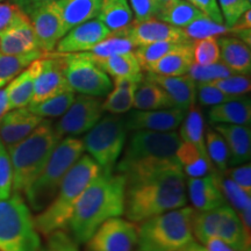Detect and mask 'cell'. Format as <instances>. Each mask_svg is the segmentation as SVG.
Listing matches in <instances>:
<instances>
[{
	"label": "cell",
	"mask_w": 251,
	"mask_h": 251,
	"mask_svg": "<svg viewBox=\"0 0 251 251\" xmlns=\"http://www.w3.org/2000/svg\"><path fill=\"white\" fill-rule=\"evenodd\" d=\"M127 180L121 174L100 172L90 181L75 207L69 228L78 244L85 243L106 220L125 214Z\"/></svg>",
	"instance_id": "obj_1"
},
{
	"label": "cell",
	"mask_w": 251,
	"mask_h": 251,
	"mask_svg": "<svg viewBox=\"0 0 251 251\" xmlns=\"http://www.w3.org/2000/svg\"><path fill=\"white\" fill-rule=\"evenodd\" d=\"M180 142L179 134L175 130H133L115 170L125 176L128 184L158 172L180 168L176 156Z\"/></svg>",
	"instance_id": "obj_2"
},
{
	"label": "cell",
	"mask_w": 251,
	"mask_h": 251,
	"mask_svg": "<svg viewBox=\"0 0 251 251\" xmlns=\"http://www.w3.org/2000/svg\"><path fill=\"white\" fill-rule=\"evenodd\" d=\"M186 205V180L181 168L158 172L126 186L125 213L134 224Z\"/></svg>",
	"instance_id": "obj_3"
},
{
	"label": "cell",
	"mask_w": 251,
	"mask_h": 251,
	"mask_svg": "<svg viewBox=\"0 0 251 251\" xmlns=\"http://www.w3.org/2000/svg\"><path fill=\"white\" fill-rule=\"evenodd\" d=\"M100 172V166L89 155H81L63 178L54 199L34 218L37 231L47 236L68 229L80 194Z\"/></svg>",
	"instance_id": "obj_4"
},
{
	"label": "cell",
	"mask_w": 251,
	"mask_h": 251,
	"mask_svg": "<svg viewBox=\"0 0 251 251\" xmlns=\"http://www.w3.org/2000/svg\"><path fill=\"white\" fill-rule=\"evenodd\" d=\"M62 139L47 119L23 141L8 147L13 168V193L23 194L29 186Z\"/></svg>",
	"instance_id": "obj_5"
},
{
	"label": "cell",
	"mask_w": 251,
	"mask_h": 251,
	"mask_svg": "<svg viewBox=\"0 0 251 251\" xmlns=\"http://www.w3.org/2000/svg\"><path fill=\"white\" fill-rule=\"evenodd\" d=\"M84 151L83 140L65 136L59 141L46 165L24 192L28 206L34 212L45 209L54 199L63 178Z\"/></svg>",
	"instance_id": "obj_6"
},
{
	"label": "cell",
	"mask_w": 251,
	"mask_h": 251,
	"mask_svg": "<svg viewBox=\"0 0 251 251\" xmlns=\"http://www.w3.org/2000/svg\"><path fill=\"white\" fill-rule=\"evenodd\" d=\"M193 207H180L140 222L137 246L141 251H179L194 240Z\"/></svg>",
	"instance_id": "obj_7"
},
{
	"label": "cell",
	"mask_w": 251,
	"mask_h": 251,
	"mask_svg": "<svg viewBox=\"0 0 251 251\" xmlns=\"http://www.w3.org/2000/svg\"><path fill=\"white\" fill-rule=\"evenodd\" d=\"M40 233L20 193L0 199V251H39Z\"/></svg>",
	"instance_id": "obj_8"
},
{
	"label": "cell",
	"mask_w": 251,
	"mask_h": 251,
	"mask_svg": "<svg viewBox=\"0 0 251 251\" xmlns=\"http://www.w3.org/2000/svg\"><path fill=\"white\" fill-rule=\"evenodd\" d=\"M127 131L125 119L115 114L101 118L87 131L83 139L84 149L102 172L113 174L115 170L125 149Z\"/></svg>",
	"instance_id": "obj_9"
},
{
	"label": "cell",
	"mask_w": 251,
	"mask_h": 251,
	"mask_svg": "<svg viewBox=\"0 0 251 251\" xmlns=\"http://www.w3.org/2000/svg\"><path fill=\"white\" fill-rule=\"evenodd\" d=\"M61 55L64 63L65 78L74 92L98 98H102L111 92V78L86 52Z\"/></svg>",
	"instance_id": "obj_10"
},
{
	"label": "cell",
	"mask_w": 251,
	"mask_h": 251,
	"mask_svg": "<svg viewBox=\"0 0 251 251\" xmlns=\"http://www.w3.org/2000/svg\"><path fill=\"white\" fill-rule=\"evenodd\" d=\"M102 113L101 98L79 94L55 125L56 133L61 139L87 133L101 119Z\"/></svg>",
	"instance_id": "obj_11"
},
{
	"label": "cell",
	"mask_w": 251,
	"mask_h": 251,
	"mask_svg": "<svg viewBox=\"0 0 251 251\" xmlns=\"http://www.w3.org/2000/svg\"><path fill=\"white\" fill-rule=\"evenodd\" d=\"M86 251H134L137 246V227L129 220H106L86 241Z\"/></svg>",
	"instance_id": "obj_12"
},
{
	"label": "cell",
	"mask_w": 251,
	"mask_h": 251,
	"mask_svg": "<svg viewBox=\"0 0 251 251\" xmlns=\"http://www.w3.org/2000/svg\"><path fill=\"white\" fill-rule=\"evenodd\" d=\"M25 14L33 26L40 49L45 54L54 51L58 41L65 35L64 24L56 0L36 6Z\"/></svg>",
	"instance_id": "obj_13"
},
{
	"label": "cell",
	"mask_w": 251,
	"mask_h": 251,
	"mask_svg": "<svg viewBox=\"0 0 251 251\" xmlns=\"http://www.w3.org/2000/svg\"><path fill=\"white\" fill-rule=\"evenodd\" d=\"M72 91L64 75V63L61 54H46L43 56L42 68L37 75L34 85L33 98L29 105L42 102L58 94Z\"/></svg>",
	"instance_id": "obj_14"
},
{
	"label": "cell",
	"mask_w": 251,
	"mask_h": 251,
	"mask_svg": "<svg viewBox=\"0 0 251 251\" xmlns=\"http://www.w3.org/2000/svg\"><path fill=\"white\" fill-rule=\"evenodd\" d=\"M112 31L99 19H92L77 25L58 41L56 46L57 54H76L86 52L105 40Z\"/></svg>",
	"instance_id": "obj_15"
},
{
	"label": "cell",
	"mask_w": 251,
	"mask_h": 251,
	"mask_svg": "<svg viewBox=\"0 0 251 251\" xmlns=\"http://www.w3.org/2000/svg\"><path fill=\"white\" fill-rule=\"evenodd\" d=\"M36 50L41 49L33 26L21 11L4 30L0 31V54L23 55Z\"/></svg>",
	"instance_id": "obj_16"
},
{
	"label": "cell",
	"mask_w": 251,
	"mask_h": 251,
	"mask_svg": "<svg viewBox=\"0 0 251 251\" xmlns=\"http://www.w3.org/2000/svg\"><path fill=\"white\" fill-rule=\"evenodd\" d=\"M186 111L171 107L153 111H129L125 119L127 130L172 131L179 127Z\"/></svg>",
	"instance_id": "obj_17"
},
{
	"label": "cell",
	"mask_w": 251,
	"mask_h": 251,
	"mask_svg": "<svg viewBox=\"0 0 251 251\" xmlns=\"http://www.w3.org/2000/svg\"><path fill=\"white\" fill-rule=\"evenodd\" d=\"M122 30L131 40L135 47L159 42V41L190 40L185 35L181 28L172 26L156 18L144 21L133 20L129 26Z\"/></svg>",
	"instance_id": "obj_18"
},
{
	"label": "cell",
	"mask_w": 251,
	"mask_h": 251,
	"mask_svg": "<svg viewBox=\"0 0 251 251\" xmlns=\"http://www.w3.org/2000/svg\"><path fill=\"white\" fill-rule=\"evenodd\" d=\"M42 121L27 107L11 109L0 120V140L8 148L27 137Z\"/></svg>",
	"instance_id": "obj_19"
},
{
	"label": "cell",
	"mask_w": 251,
	"mask_h": 251,
	"mask_svg": "<svg viewBox=\"0 0 251 251\" xmlns=\"http://www.w3.org/2000/svg\"><path fill=\"white\" fill-rule=\"evenodd\" d=\"M186 190L196 211H209L227 203L219 188L215 172L199 178H188Z\"/></svg>",
	"instance_id": "obj_20"
},
{
	"label": "cell",
	"mask_w": 251,
	"mask_h": 251,
	"mask_svg": "<svg viewBox=\"0 0 251 251\" xmlns=\"http://www.w3.org/2000/svg\"><path fill=\"white\" fill-rule=\"evenodd\" d=\"M213 128L221 134L229 150V165L235 166L250 162L251 129L250 126L214 124Z\"/></svg>",
	"instance_id": "obj_21"
},
{
	"label": "cell",
	"mask_w": 251,
	"mask_h": 251,
	"mask_svg": "<svg viewBox=\"0 0 251 251\" xmlns=\"http://www.w3.org/2000/svg\"><path fill=\"white\" fill-rule=\"evenodd\" d=\"M150 80L158 84L169 94L175 107L187 111L196 103L197 83L188 75L183 76H161L148 72L146 76Z\"/></svg>",
	"instance_id": "obj_22"
},
{
	"label": "cell",
	"mask_w": 251,
	"mask_h": 251,
	"mask_svg": "<svg viewBox=\"0 0 251 251\" xmlns=\"http://www.w3.org/2000/svg\"><path fill=\"white\" fill-rule=\"evenodd\" d=\"M193 63V41L187 40L150 64L146 71L161 76H183L188 74Z\"/></svg>",
	"instance_id": "obj_23"
},
{
	"label": "cell",
	"mask_w": 251,
	"mask_h": 251,
	"mask_svg": "<svg viewBox=\"0 0 251 251\" xmlns=\"http://www.w3.org/2000/svg\"><path fill=\"white\" fill-rule=\"evenodd\" d=\"M42 62L43 57L31 62L23 72H20L6 85L9 109L23 108L29 105L33 98L35 79L42 68Z\"/></svg>",
	"instance_id": "obj_24"
},
{
	"label": "cell",
	"mask_w": 251,
	"mask_h": 251,
	"mask_svg": "<svg viewBox=\"0 0 251 251\" xmlns=\"http://www.w3.org/2000/svg\"><path fill=\"white\" fill-rule=\"evenodd\" d=\"M220 62L235 74L249 75L251 70L250 46L236 36L222 35L218 37Z\"/></svg>",
	"instance_id": "obj_25"
},
{
	"label": "cell",
	"mask_w": 251,
	"mask_h": 251,
	"mask_svg": "<svg viewBox=\"0 0 251 251\" xmlns=\"http://www.w3.org/2000/svg\"><path fill=\"white\" fill-rule=\"evenodd\" d=\"M94 61L114 79H128L139 83L144 77L143 69L133 50L109 57L96 58Z\"/></svg>",
	"instance_id": "obj_26"
},
{
	"label": "cell",
	"mask_w": 251,
	"mask_h": 251,
	"mask_svg": "<svg viewBox=\"0 0 251 251\" xmlns=\"http://www.w3.org/2000/svg\"><path fill=\"white\" fill-rule=\"evenodd\" d=\"M208 119L213 125H244L250 126L251 102L249 97H238L229 101L219 103L208 111Z\"/></svg>",
	"instance_id": "obj_27"
},
{
	"label": "cell",
	"mask_w": 251,
	"mask_h": 251,
	"mask_svg": "<svg viewBox=\"0 0 251 251\" xmlns=\"http://www.w3.org/2000/svg\"><path fill=\"white\" fill-rule=\"evenodd\" d=\"M61 12L65 34L71 28L98 18L101 0H56Z\"/></svg>",
	"instance_id": "obj_28"
},
{
	"label": "cell",
	"mask_w": 251,
	"mask_h": 251,
	"mask_svg": "<svg viewBox=\"0 0 251 251\" xmlns=\"http://www.w3.org/2000/svg\"><path fill=\"white\" fill-rule=\"evenodd\" d=\"M133 107L140 111H153L175 107V103L158 84L143 77L135 89Z\"/></svg>",
	"instance_id": "obj_29"
},
{
	"label": "cell",
	"mask_w": 251,
	"mask_h": 251,
	"mask_svg": "<svg viewBox=\"0 0 251 251\" xmlns=\"http://www.w3.org/2000/svg\"><path fill=\"white\" fill-rule=\"evenodd\" d=\"M176 156L184 175L188 178H199L216 172L211 159L200 152L196 146L188 142L181 141Z\"/></svg>",
	"instance_id": "obj_30"
},
{
	"label": "cell",
	"mask_w": 251,
	"mask_h": 251,
	"mask_svg": "<svg viewBox=\"0 0 251 251\" xmlns=\"http://www.w3.org/2000/svg\"><path fill=\"white\" fill-rule=\"evenodd\" d=\"M202 14L186 0H164L156 19L183 29Z\"/></svg>",
	"instance_id": "obj_31"
},
{
	"label": "cell",
	"mask_w": 251,
	"mask_h": 251,
	"mask_svg": "<svg viewBox=\"0 0 251 251\" xmlns=\"http://www.w3.org/2000/svg\"><path fill=\"white\" fill-rule=\"evenodd\" d=\"M216 237L237 251H250V241L244 233L240 216L229 205L226 208Z\"/></svg>",
	"instance_id": "obj_32"
},
{
	"label": "cell",
	"mask_w": 251,
	"mask_h": 251,
	"mask_svg": "<svg viewBox=\"0 0 251 251\" xmlns=\"http://www.w3.org/2000/svg\"><path fill=\"white\" fill-rule=\"evenodd\" d=\"M98 19L111 31H118L133 23L134 14L128 0H101Z\"/></svg>",
	"instance_id": "obj_33"
},
{
	"label": "cell",
	"mask_w": 251,
	"mask_h": 251,
	"mask_svg": "<svg viewBox=\"0 0 251 251\" xmlns=\"http://www.w3.org/2000/svg\"><path fill=\"white\" fill-rule=\"evenodd\" d=\"M137 83L128 79H114V90L102 100V111L109 114H126L133 108L134 93Z\"/></svg>",
	"instance_id": "obj_34"
},
{
	"label": "cell",
	"mask_w": 251,
	"mask_h": 251,
	"mask_svg": "<svg viewBox=\"0 0 251 251\" xmlns=\"http://www.w3.org/2000/svg\"><path fill=\"white\" fill-rule=\"evenodd\" d=\"M228 203L209 211H196L192 216L193 236L201 244H205L209 238L216 237L220 225L224 219Z\"/></svg>",
	"instance_id": "obj_35"
},
{
	"label": "cell",
	"mask_w": 251,
	"mask_h": 251,
	"mask_svg": "<svg viewBox=\"0 0 251 251\" xmlns=\"http://www.w3.org/2000/svg\"><path fill=\"white\" fill-rule=\"evenodd\" d=\"M180 125V140L196 146L200 152L208 157L205 146V120L196 103L187 109Z\"/></svg>",
	"instance_id": "obj_36"
},
{
	"label": "cell",
	"mask_w": 251,
	"mask_h": 251,
	"mask_svg": "<svg viewBox=\"0 0 251 251\" xmlns=\"http://www.w3.org/2000/svg\"><path fill=\"white\" fill-rule=\"evenodd\" d=\"M46 54L41 50L23 55L0 54V89L7 85L20 72H23L31 62L43 57Z\"/></svg>",
	"instance_id": "obj_37"
},
{
	"label": "cell",
	"mask_w": 251,
	"mask_h": 251,
	"mask_svg": "<svg viewBox=\"0 0 251 251\" xmlns=\"http://www.w3.org/2000/svg\"><path fill=\"white\" fill-rule=\"evenodd\" d=\"M134 45L131 40L125 34L124 30L112 31L109 35L96 45L92 49L86 51V54L96 58H105L113 55L125 54V52L131 51L134 49Z\"/></svg>",
	"instance_id": "obj_38"
},
{
	"label": "cell",
	"mask_w": 251,
	"mask_h": 251,
	"mask_svg": "<svg viewBox=\"0 0 251 251\" xmlns=\"http://www.w3.org/2000/svg\"><path fill=\"white\" fill-rule=\"evenodd\" d=\"M205 146L207 155L215 171L224 175L229 166V150L225 139L214 128L207 127L205 129Z\"/></svg>",
	"instance_id": "obj_39"
},
{
	"label": "cell",
	"mask_w": 251,
	"mask_h": 251,
	"mask_svg": "<svg viewBox=\"0 0 251 251\" xmlns=\"http://www.w3.org/2000/svg\"><path fill=\"white\" fill-rule=\"evenodd\" d=\"M75 98H76V92H74V91H67V92L47 99L42 102L35 103V105H28L27 108L31 113L39 115L42 119L58 118L62 117L68 111L71 103L74 102Z\"/></svg>",
	"instance_id": "obj_40"
},
{
	"label": "cell",
	"mask_w": 251,
	"mask_h": 251,
	"mask_svg": "<svg viewBox=\"0 0 251 251\" xmlns=\"http://www.w3.org/2000/svg\"><path fill=\"white\" fill-rule=\"evenodd\" d=\"M183 30L187 39L192 41L206 39V37H220L230 33V28L224 24L215 23L205 14L183 28Z\"/></svg>",
	"instance_id": "obj_41"
},
{
	"label": "cell",
	"mask_w": 251,
	"mask_h": 251,
	"mask_svg": "<svg viewBox=\"0 0 251 251\" xmlns=\"http://www.w3.org/2000/svg\"><path fill=\"white\" fill-rule=\"evenodd\" d=\"M216 181H218L219 188L224 194L226 201L230 203L231 208L237 213H241L244 209L251 207V193L243 191L240 186H237L233 180L229 179L225 175L215 172Z\"/></svg>",
	"instance_id": "obj_42"
},
{
	"label": "cell",
	"mask_w": 251,
	"mask_h": 251,
	"mask_svg": "<svg viewBox=\"0 0 251 251\" xmlns=\"http://www.w3.org/2000/svg\"><path fill=\"white\" fill-rule=\"evenodd\" d=\"M184 41H159V42H153L149 43V45H144L137 47V49L135 50V55H136L137 59H139L141 67L146 70L150 64H152L153 62L158 61L159 58H162L163 56L168 54L169 51L177 48L178 46L181 45Z\"/></svg>",
	"instance_id": "obj_43"
},
{
	"label": "cell",
	"mask_w": 251,
	"mask_h": 251,
	"mask_svg": "<svg viewBox=\"0 0 251 251\" xmlns=\"http://www.w3.org/2000/svg\"><path fill=\"white\" fill-rule=\"evenodd\" d=\"M209 84L218 87L220 91H222L227 96L234 97V98L246 96L251 90L250 77L248 75L242 74H233L228 77L209 81Z\"/></svg>",
	"instance_id": "obj_44"
},
{
	"label": "cell",
	"mask_w": 251,
	"mask_h": 251,
	"mask_svg": "<svg viewBox=\"0 0 251 251\" xmlns=\"http://www.w3.org/2000/svg\"><path fill=\"white\" fill-rule=\"evenodd\" d=\"M235 74L226 67L222 62H216L208 65H199L193 63L192 67L188 70V76L196 81V83H209L220 78H225Z\"/></svg>",
	"instance_id": "obj_45"
},
{
	"label": "cell",
	"mask_w": 251,
	"mask_h": 251,
	"mask_svg": "<svg viewBox=\"0 0 251 251\" xmlns=\"http://www.w3.org/2000/svg\"><path fill=\"white\" fill-rule=\"evenodd\" d=\"M193 59L196 64L208 65L220 61L218 37L193 41Z\"/></svg>",
	"instance_id": "obj_46"
},
{
	"label": "cell",
	"mask_w": 251,
	"mask_h": 251,
	"mask_svg": "<svg viewBox=\"0 0 251 251\" xmlns=\"http://www.w3.org/2000/svg\"><path fill=\"white\" fill-rule=\"evenodd\" d=\"M13 193V168L7 147L0 140V199Z\"/></svg>",
	"instance_id": "obj_47"
},
{
	"label": "cell",
	"mask_w": 251,
	"mask_h": 251,
	"mask_svg": "<svg viewBox=\"0 0 251 251\" xmlns=\"http://www.w3.org/2000/svg\"><path fill=\"white\" fill-rule=\"evenodd\" d=\"M218 4L224 23L229 28L236 24L244 12L251 8L250 0H218Z\"/></svg>",
	"instance_id": "obj_48"
},
{
	"label": "cell",
	"mask_w": 251,
	"mask_h": 251,
	"mask_svg": "<svg viewBox=\"0 0 251 251\" xmlns=\"http://www.w3.org/2000/svg\"><path fill=\"white\" fill-rule=\"evenodd\" d=\"M196 99L199 100V102L201 103L202 106L213 107V106L219 105V103L229 101V100L234 99V97L227 96V94L222 92V91H220L218 87L213 86L212 84L209 83H197Z\"/></svg>",
	"instance_id": "obj_49"
},
{
	"label": "cell",
	"mask_w": 251,
	"mask_h": 251,
	"mask_svg": "<svg viewBox=\"0 0 251 251\" xmlns=\"http://www.w3.org/2000/svg\"><path fill=\"white\" fill-rule=\"evenodd\" d=\"M39 251H79L78 243L64 230H56L47 235V242Z\"/></svg>",
	"instance_id": "obj_50"
},
{
	"label": "cell",
	"mask_w": 251,
	"mask_h": 251,
	"mask_svg": "<svg viewBox=\"0 0 251 251\" xmlns=\"http://www.w3.org/2000/svg\"><path fill=\"white\" fill-rule=\"evenodd\" d=\"M162 4L163 0H129L135 21H144L156 18Z\"/></svg>",
	"instance_id": "obj_51"
},
{
	"label": "cell",
	"mask_w": 251,
	"mask_h": 251,
	"mask_svg": "<svg viewBox=\"0 0 251 251\" xmlns=\"http://www.w3.org/2000/svg\"><path fill=\"white\" fill-rule=\"evenodd\" d=\"M226 177L233 180L237 186H240L243 191L251 193V165L250 162L243 164L235 165L233 169H227L224 174Z\"/></svg>",
	"instance_id": "obj_52"
},
{
	"label": "cell",
	"mask_w": 251,
	"mask_h": 251,
	"mask_svg": "<svg viewBox=\"0 0 251 251\" xmlns=\"http://www.w3.org/2000/svg\"><path fill=\"white\" fill-rule=\"evenodd\" d=\"M186 1L192 4L194 7L199 9L206 17L212 19L213 21L225 25L221 11H220L218 4V0H186Z\"/></svg>",
	"instance_id": "obj_53"
},
{
	"label": "cell",
	"mask_w": 251,
	"mask_h": 251,
	"mask_svg": "<svg viewBox=\"0 0 251 251\" xmlns=\"http://www.w3.org/2000/svg\"><path fill=\"white\" fill-rule=\"evenodd\" d=\"M20 12L21 9L12 2H0V31L4 30Z\"/></svg>",
	"instance_id": "obj_54"
},
{
	"label": "cell",
	"mask_w": 251,
	"mask_h": 251,
	"mask_svg": "<svg viewBox=\"0 0 251 251\" xmlns=\"http://www.w3.org/2000/svg\"><path fill=\"white\" fill-rule=\"evenodd\" d=\"M203 246L207 248L208 251H237L236 249L231 248L229 244L224 242V241L220 240L218 237L209 238Z\"/></svg>",
	"instance_id": "obj_55"
},
{
	"label": "cell",
	"mask_w": 251,
	"mask_h": 251,
	"mask_svg": "<svg viewBox=\"0 0 251 251\" xmlns=\"http://www.w3.org/2000/svg\"><path fill=\"white\" fill-rule=\"evenodd\" d=\"M48 1H52V0H12V4H14L17 7L20 8L24 13H27L31 8Z\"/></svg>",
	"instance_id": "obj_56"
},
{
	"label": "cell",
	"mask_w": 251,
	"mask_h": 251,
	"mask_svg": "<svg viewBox=\"0 0 251 251\" xmlns=\"http://www.w3.org/2000/svg\"><path fill=\"white\" fill-rule=\"evenodd\" d=\"M8 111H11V109H9L7 90H6V86H4L0 89V120L4 118V115Z\"/></svg>",
	"instance_id": "obj_57"
},
{
	"label": "cell",
	"mask_w": 251,
	"mask_h": 251,
	"mask_svg": "<svg viewBox=\"0 0 251 251\" xmlns=\"http://www.w3.org/2000/svg\"><path fill=\"white\" fill-rule=\"evenodd\" d=\"M179 251H208V250H207V248L203 246V244L198 242L196 240H193L188 244H186L184 248H181Z\"/></svg>",
	"instance_id": "obj_58"
},
{
	"label": "cell",
	"mask_w": 251,
	"mask_h": 251,
	"mask_svg": "<svg viewBox=\"0 0 251 251\" xmlns=\"http://www.w3.org/2000/svg\"><path fill=\"white\" fill-rule=\"evenodd\" d=\"M1 1H4V0H0V2H1Z\"/></svg>",
	"instance_id": "obj_59"
},
{
	"label": "cell",
	"mask_w": 251,
	"mask_h": 251,
	"mask_svg": "<svg viewBox=\"0 0 251 251\" xmlns=\"http://www.w3.org/2000/svg\"><path fill=\"white\" fill-rule=\"evenodd\" d=\"M137 251H141V250H137Z\"/></svg>",
	"instance_id": "obj_60"
},
{
	"label": "cell",
	"mask_w": 251,
	"mask_h": 251,
	"mask_svg": "<svg viewBox=\"0 0 251 251\" xmlns=\"http://www.w3.org/2000/svg\"><path fill=\"white\" fill-rule=\"evenodd\" d=\"M250 1H251V0H250Z\"/></svg>",
	"instance_id": "obj_61"
}]
</instances>
